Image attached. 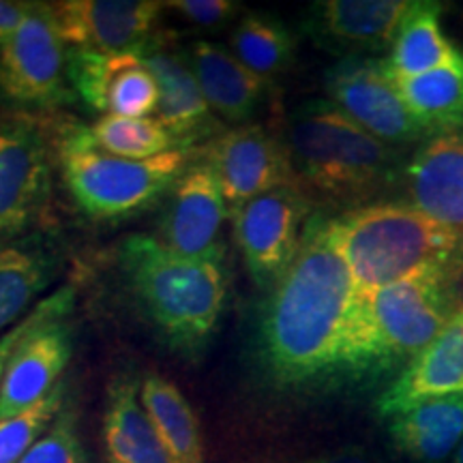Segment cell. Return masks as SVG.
Wrapping results in <instances>:
<instances>
[{
	"mask_svg": "<svg viewBox=\"0 0 463 463\" xmlns=\"http://www.w3.org/2000/svg\"><path fill=\"white\" fill-rule=\"evenodd\" d=\"M142 48L123 52L71 50L67 56V78L75 95L86 106L106 114L108 90L120 69L140 54Z\"/></svg>",
	"mask_w": 463,
	"mask_h": 463,
	"instance_id": "obj_28",
	"label": "cell"
},
{
	"mask_svg": "<svg viewBox=\"0 0 463 463\" xmlns=\"http://www.w3.org/2000/svg\"><path fill=\"white\" fill-rule=\"evenodd\" d=\"M159 86L153 71L146 65L144 48L129 65L120 69L108 90L106 114L125 116V118H146L157 114Z\"/></svg>",
	"mask_w": 463,
	"mask_h": 463,
	"instance_id": "obj_30",
	"label": "cell"
},
{
	"mask_svg": "<svg viewBox=\"0 0 463 463\" xmlns=\"http://www.w3.org/2000/svg\"><path fill=\"white\" fill-rule=\"evenodd\" d=\"M356 294L333 219L314 215L298 256L269 289L260 316L256 356L266 380L298 389L344 372Z\"/></svg>",
	"mask_w": 463,
	"mask_h": 463,
	"instance_id": "obj_1",
	"label": "cell"
},
{
	"mask_svg": "<svg viewBox=\"0 0 463 463\" xmlns=\"http://www.w3.org/2000/svg\"><path fill=\"white\" fill-rule=\"evenodd\" d=\"M73 303L75 289L65 286L34 305V322L11 352L0 382V420L34 408L61 384L73 352L67 324Z\"/></svg>",
	"mask_w": 463,
	"mask_h": 463,
	"instance_id": "obj_9",
	"label": "cell"
},
{
	"mask_svg": "<svg viewBox=\"0 0 463 463\" xmlns=\"http://www.w3.org/2000/svg\"><path fill=\"white\" fill-rule=\"evenodd\" d=\"M395 82L405 106L431 136L463 131V54L455 65Z\"/></svg>",
	"mask_w": 463,
	"mask_h": 463,
	"instance_id": "obj_25",
	"label": "cell"
},
{
	"mask_svg": "<svg viewBox=\"0 0 463 463\" xmlns=\"http://www.w3.org/2000/svg\"><path fill=\"white\" fill-rule=\"evenodd\" d=\"M453 463H463V439H461L459 449L455 450V459H453Z\"/></svg>",
	"mask_w": 463,
	"mask_h": 463,
	"instance_id": "obj_37",
	"label": "cell"
},
{
	"mask_svg": "<svg viewBox=\"0 0 463 463\" xmlns=\"http://www.w3.org/2000/svg\"><path fill=\"white\" fill-rule=\"evenodd\" d=\"M189 62L208 108L225 123H245L269 92V82L222 45L195 42L191 45Z\"/></svg>",
	"mask_w": 463,
	"mask_h": 463,
	"instance_id": "obj_20",
	"label": "cell"
},
{
	"mask_svg": "<svg viewBox=\"0 0 463 463\" xmlns=\"http://www.w3.org/2000/svg\"><path fill=\"white\" fill-rule=\"evenodd\" d=\"M165 7L181 14L194 26H222L239 14L241 5L232 0H167Z\"/></svg>",
	"mask_w": 463,
	"mask_h": 463,
	"instance_id": "obj_32",
	"label": "cell"
},
{
	"mask_svg": "<svg viewBox=\"0 0 463 463\" xmlns=\"http://www.w3.org/2000/svg\"><path fill=\"white\" fill-rule=\"evenodd\" d=\"M414 7L416 0H320L305 26L322 48L363 56L392 48Z\"/></svg>",
	"mask_w": 463,
	"mask_h": 463,
	"instance_id": "obj_15",
	"label": "cell"
},
{
	"mask_svg": "<svg viewBox=\"0 0 463 463\" xmlns=\"http://www.w3.org/2000/svg\"><path fill=\"white\" fill-rule=\"evenodd\" d=\"M294 463H384V461L378 459V457L369 455L367 450L344 449V450H335V453L309 457V459H300Z\"/></svg>",
	"mask_w": 463,
	"mask_h": 463,
	"instance_id": "obj_35",
	"label": "cell"
},
{
	"mask_svg": "<svg viewBox=\"0 0 463 463\" xmlns=\"http://www.w3.org/2000/svg\"><path fill=\"white\" fill-rule=\"evenodd\" d=\"M103 463H172L140 399V378L120 372L109 380L101 420Z\"/></svg>",
	"mask_w": 463,
	"mask_h": 463,
	"instance_id": "obj_19",
	"label": "cell"
},
{
	"mask_svg": "<svg viewBox=\"0 0 463 463\" xmlns=\"http://www.w3.org/2000/svg\"><path fill=\"white\" fill-rule=\"evenodd\" d=\"M31 3H20V0H0V43L7 42L28 14Z\"/></svg>",
	"mask_w": 463,
	"mask_h": 463,
	"instance_id": "obj_33",
	"label": "cell"
},
{
	"mask_svg": "<svg viewBox=\"0 0 463 463\" xmlns=\"http://www.w3.org/2000/svg\"><path fill=\"white\" fill-rule=\"evenodd\" d=\"M90 137L103 150L125 159H153L172 150L184 148L157 116L146 118H125V116L103 114L89 125Z\"/></svg>",
	"mask_w": 463,
	"mask_h": 463,
	"instance_id": "obj_27",
	"label": "cell"
},
{
	"mask_svg": "<svg viewBox=\"0 0 463 463\" xmlns=\"http://www.w3.org/2000/svg\"><path fill=\"white\" fill-rule=\"evenodd\" d=\"M228 213L215 174L195 161L170 191L155 239L184 258L225 256L222 230Z\"/></svg>",
	"mask_w": 463,
	"mask_h": 463,
	"instance_id": "obj_14",
	"label": "cell"
},
{
	"mask_svg": "<svg viewBox=\"0 0 463 463\" xmlns=\"http://www.w3.org/2000/svg\"><path fill=\"white\" fill-rule=\"evenodd\" d=\"M56 165L75 204L92 222L116 223L157 204L195 164L191 148L153 159H125L103 150L80 123H52Z\"/></svg>",
	"mask_w": 463,
	"mask_h": 463,
	"instance_id": "obj_5",
	"label": "cell"
},
{
	"mask_svg": "<svg viewBox=\"0 0 463 463\" xmlns=\"http://www.w3.org/2000/svg\"><path fill=\"white\" fill-rule=\"evenodd\" d=\"M144 58L159 86V123L184 148H191L202 137L213 136L217 125L215 114L208 108L187 58L155 39L144 45Z\"/></svg>",
	"mask_w": 463,
	"mask_h": 463,
	"instance_id": "obj_18",
	"label": "cell"
},
{
	"mask_svg": "<svg viewBox=\"0 0 463 463\" xmlns=\"http://www.w3.org/2000/svg\"><path fill=\"white\" fill-rule=\"evenodd\" d=\"M450 283L453 275L427 273L358 292L344 373L384 372L419 356L455 316Z\"/></svg>",
	"mask_w": 463,
	"mask_h": 463,
	"instance_id": "obj_6",
	"label": "cell"
},
{
	"mask_svg": "<svg viewBox=\"0 0 463 463\" xmlns=\"http://www.w3.org/2000/svg\"><path fill=\"white\" fill-rule=\"evenodd\" d=\"M56 277V256L34 236L0 245V333L14 328L34 309Z\"/></svg>",
	"mask_w": 463,
	"mask_h": 463,
	"instance_id": "obj_22",
	"label": "cell"
},
{
	"mask_svg": "<svg viewBox=\"0 0 463 463\" xmlns=\"http://www.w3.org/2000/svg\"><path fill=\"white\" fill-rule=\"evenodd\" d=\"M328 101L391 146L433 137L405 106L384 58L345 56L324 75Z\"/></svg>",
	"mask_w": 463,
	"mask_h": 463,
	"instance_id": "obj_11",
	"label": "cell"
},
{
	"mask_svg": "<svg viewBox=\"0 0 463 463\" xmlns=\"http://www.w3.org/2000/svg\"><path fill=\"white\" fill-rule=\"evenodd\" d=\"M232 230L258 288L270 289L292 266L309 223L311 202L297 187L275 189L236 206Z\"/></svg>",
	"mask_w": 463,
	"mask_h": 463,
	"instance_id": "obj_10",
	"label": "cell"
},
{
	"mask_svg": "<svg viewBox=\"0 0 463 463\" xmlns=\"http://www.w3.org/2000/svg\"><path fill=\"white\" fill-rule=\"evenodd\" d=\"M69 399L67 384L61 382L43 402L26 412L0 420V463H20L33 444L48 431Z\"/></svg>",
	"mask_w": 463,
	"mask_h": 463,
	"instance_id": "obj_29",
	"label": "cell"
},
{
	"mask_svg": "<svg viewBox=\"0 0 463 463\" xmlns=\"http://www.w3.org/2000/svg\"><path fill=\"white\" fill-rule=\"evenodd\" d=\"M386 422L399 453L416 463H442L463 439V395L412 405Z\"/></svg>",
	"mask_w": 463,
	"mask_h": 463,
	"instance_id": "obj_21",
	"label": "cell"
},
{
	"mask_svg": "<svg viewBox=\"0 0 463 463\" xmlns=\"http://www.w3.org/2000/svg\"><path fill=\"white\" fill-rule=\"evenodd\" d=\"M33 322H34V309L20 324H15V326L9 328L7 333L0 335V382H3V373H5V367H7L11 352H14L17 341L22 339V335H24L28 328H31Z\"/></svg>",
	"mask_w": 463,
	"mask_h": 463,
	"instance_id": "obj_34",
	"label": "cell"
},
{
	"mask_svg": "<svg viewBox=\"0 0 463 463\" xmlns=\"http://www.w3.org/2000/svg\"><path fill=\"white\" fill-rule=\"evenodd\" d=\"M65 42L50 3H31L20 28L0 43V99L15 109H54L73 99Z\"/></svg>",
	"mask_w": 463,
	"mask_h": 463,
	"instance_id": "obj_8",
	"label": "cell"
},
{
	"mask_svg": "<svg viewBox=\"0 0 463 463\" xmlns=\"http://www.w3.org/2000/svg\"><path fill=\"white\" fill-rule=\"evenodd\" d=\"M286 146L303 194L333 204L364 202L397 181L402 155L356 125L331 101L289 116Z\"/></svg>",
	"mask_w": 463,
	"mask_h": 463,
	"instance_id": "obj_4",
	"label": "cell"
},
{
	"mask_svg": "<svg viewBox=\"0 0 463 463\" xmlns=\"http://www.w3.org/2000/svg\"><path fill=\"white\" fill-rule=\"evenodd\" d=\"M439 15V3L416 0L412 14L405 17L399 28L389 58H384L392 78H416L459 61L463 52L444 37Z\"/></svg>",
	"mask_w": 463,
	"mask_h": 463,
	"instance_id": "obj_24",
	"label": "cell"
},
{
	"mask_svg": "<svg viewBox=\"0 0 463 463\" xmlns=\"http://www.w3.org/2000/svg\"><path fill=\"white\" fill-rule=\"evenodd\" d=\"M56 150L52 123L39 114H0V245L24 239L52 198Z\"/></svg>",
	"mask_w": 463,
	"mask_h": 463,
	"instance_id": "obj_7",
	"label": "cell"
},
{
	"mask_svg": "<svg viewBox=\"0 0 463 463\" xmlns=\"http://www.w3.org/2000/svg\"><path fill=\"white\" fill-rule=\"evenodd\" d=\"M20 463H90L71 399H67L48 431L33 444Z\"/></svg>",
	"mask_w": 463,
	"mask_h": 463,
	"instance_id": "obj_31",
	"label": "cell"
},
{
	"mask_svg": "<svg viewBox=\"0 0 463 463\" xmlns=\"http://www.w3.org/2000/svg\"><path fill=\"white\" fill-rule=\"evenodd\" d=\"M140 399L172 463H204L200 420L181 389L157 372L140 378Z\"/></svg>",
	"mask_w": 463,
	"mask_h": 463,
	"instance_id": "obj_23",
	"label": "cell"
},
{
	"mask_svg": "<svg viewBox=\"0 0 463 463\" xmlns=\"http://www.w3.org/2000/svg\"><path fill=\"white\" fill-rule=\"evenodd\" d=\"M463 395V317L453 316L442 333L375 399V410L389 420L412 405Z\"/></svg>",
	"mask_w": 463,
	"mask_h": 463,
	"instance_id": "obj_16",
	"label": "cell"
},
{
	"mask_svg": "<svg viewBox=\"0 0 463 463\" xmlns=\"http://www.w3.org/2000/svg\"><path fill=\"white\" fill-rule=\"evenodd\" d=\"M455 316L463 317V279H461V288H459V297L455 300Z\"/></svg>",
	"mask_w": 463,
	"mask_h": 463,
	"instance_id": "obj_36",
	"label": "cell"
},
{
	"mask_svg": "<svg viewBox=\"0 0 463 463\" xmlns=\"http://www.w3.org/2000/svg\"><path fill=\"white\" fill-rule=\"evenodd\" d=\"M412 204L457 232H463V131L438 133L405 165Z\"/></svg>",
	"mask_w": 463,
	"mask_h": 463,
	"instance_id": "obj_17",
	"label": "cell"
},
{
	"mask_svg": "<svg viewBox=\"0 0 463 463\" xmlns=\"http://www.w3.org/2000/svg\"><path fill=\"white\" fill-rule=\"evenodd\" d=\"M120 270L133 300L170 350L198 358L228 305L225 256L184 258L146 234L120 245Z\"/></svg>",
	"mask_w": 463,
	"mask_h": 463,
	"instance_id": "obj_2",
	"label": "cell"
},
{
	"mask_svg": "<svg viewBox=\"0 0 463 463\" xmlns=\"http://www.w3.org/2000/svg\"><path fill=\"white\" fill-rule=\"evenodd\" d=\"M62 42L73 50L123 52L153 42L165 3L159 0H58L50 3Z\"/></svg>",
	"mask_w": 463,
	"mask_h": 463,
	"instance_id": "obj_13",
	"label": "cell"
},
{
	"mask_svg": "<svg viewBox=\"0 0 463 463\" xmlns=\"http://www.w3.org/2000/svg\"><path fill=\"white\" fill-rule=\"evenodd\" d=\"M335 236L358 292L463 266V232L439 223L412 202H378L333 217Z\"/></svg>",
	"mask_w": 463,
	"mask_h": 463,
	"instance_id": "obj_3",
	"label": "cell"
},
{
	"mask_svg": "<svg viewBox=\"0 0 463 463\" xmlns=\"http://www.w3.org/2000/svg\"><path fill=\"white\" fill-rule=\"evenodd\" d=\"M230 52L269 82L294 62L297 37L273 15L247 14L232 33Z\"/></svg>",
	"mask_w": 463,
	"mask_h": 463,
	"instance_id": "obj_26",
	"label": "cell"
},
{
	"mask_svg": "<svg viewBox=\"0 0 463 463\" xmlns=\"http://www.w3.org/2000/svg\"><path fill=\"white\" fill-rule=\"evenodd\" d=\"M204 164L215 174L230 211L275 189H300L286 140L262 125L219 133L206 144Z\"/></svg>",
	"mask_w": 463,
	"mask_h": 463,
	"instance_id": "obj_12",
	"label": "cell"
}]
</instances>
